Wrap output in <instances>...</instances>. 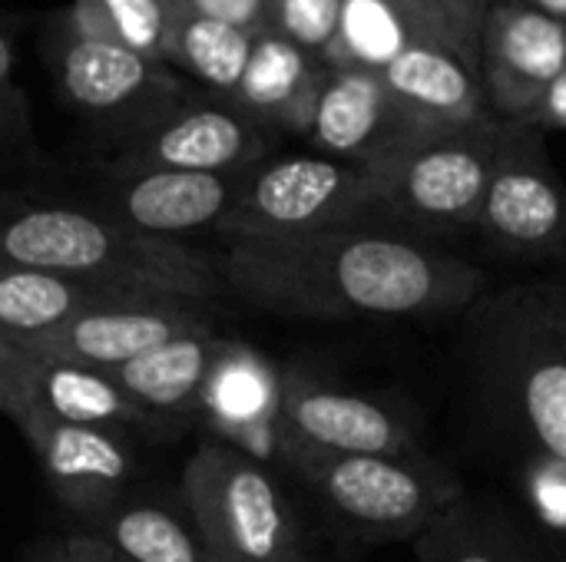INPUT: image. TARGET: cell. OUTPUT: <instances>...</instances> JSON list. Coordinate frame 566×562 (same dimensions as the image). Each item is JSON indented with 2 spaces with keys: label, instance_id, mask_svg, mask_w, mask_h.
<instances>
[{
  "label": "cell",
  "instance_id": "cell-17",
  "mask_svg": "<svg viewBox=\"0 0 566 562\" xmlns=\"http://www.w3.org/2000/svg\"><path fill=\"white\" fill-rule=\"evenodd\" d=\"M17 394L56 421L113 434L156 431L159 417L143 411L109 371L36 358L0 341V397Z\"/></svg>",
  "mask_w": 566,
  "mask_h": 562
},
{
  "label": "cell",
  "instance_id": "cell-24",
  "mask_svg": "<svg viewBox=\"0 0 566 562\" xmlns=\"http://www.w3.org/2000/svg\"><path fill=\"white\" fill-rule=\"evenodd\" d=\"M252 36L255 33L222 23V20L179 13V20L172 26L166 66L196 79L209 96L229 99L245 70Z\"/></svg>",
  "mask_w": 566,
  "mask_h": 562
},
{
  "label": "cell",
  "instance_id": "cell-29",
  "mask_svg": "<svg viewBox=\"0 0 566 562\" xmlns=\"http://www.w3.org/2000/svg\"><path fill=\"white\" fill-rule=\"evenodd\" d=\"M40 159L33 109L17 83L13 26L0 20V176L30 169Z\"/></svg>",
  "mask_w": 566,
  "mask_h": 562
},
{
  "label": "cell",
  "instance_id": "cell-8",
  "mask_svg": "<svg viewBox=\"0 0 566 562\" xmlns=\"http://www.w3.org/2000/svg\"><path fill=\"white\" fill-rule=\"evenodd\" d=\"M46 63L63 103L116 146L146 132L189 93L176 70L80 33L63 13L46 33Z\"/></svg>",
  "mask_w": 566,
  "mask_h": 562
},
{
  "label": "cell",
  "instance_id": "cell-13",
  "mask_svg": "<svg viewBox=\"0 0 566 562\" xmlns=\"http://www.w3.org/2000/svg\"><path fill=\"white\" fill-rule=\"evenodd\" d=\"M428 132L441 129H424L391 96L381 73L358 66H328L305 139L318 156L371 169Z\"/></svg>",
  "mask_w": 566,
  "mask_h": 562
},
{
  "label": "cell",
  "instance_id": "cell-7",
  "mask_svg": "<svg viewBox=\"0 0 566 562\" xmlns=\"http://www.w3.org/2000/svg\"><path fill=\"white\" fill-rule=\"evenodd\" d=\"M355 225H378L371 169L298 152L269 156L242 176L235 209L219 235L298 238Z\"/></svg>",
  "mask_w": 566,
  "mask_h": 562
},
{
  "label": "cell",
  "instance_id": "cell-38",
  "mask_svg": "<svg viewBox=\"0 0 566 562\" xmlns=\"http://www.w3.org/2000/svg\"><path fill=\"white\" fill-rule=\"evenodd\" d=\"M23 562H66V553H63V543H46V547L33 550Z\"/></svg>",
  "mask_w": 566,
  "mask_h": 562
},
{
  "label": "cell",
  "instance_id": "cell-3",
  "mask_svg": "<svg viewBox=\"0 0 566 562\" xmlns=\"http://www.w3.org/2000/svg\"><path fill=\"white\" fill-rule=\"evenodd\" d=\"M461 321L481 407L511 457L566 460V338L544 278L491 288Z\"/></svg>",
  "mask_w": 566,
  "mask_h": 562
},
{
  "label": "cell",
  "instance_id": "cell-28",
  "mask_svg": "<svg viewBox=\"0 0 566 562\" xmlns=\"http://www.w3.org/2000/svg\"><path fill=\"white\" fill-rule=\"evenodd\" d=\"M514 513L544 543L547 553L566 562V460L524 454L514 457Z\"/></svg>",
  "mask_w": 566,
  "mask_h": 562
},
{
  "label": "cell",
  "instance_id": "cell-16",
  "mask_svg": "<svg viewBox=\"0 0 566 562\" xmlns=\"http://www.w3.org/2000/svg\"><path fill=\"white\" fill-rule=\"evenodd\" d=\"M109 182L96 209L133 232L186 242L192 232H222L235 209L242 176L219 172H106Z\"/></svg>",
  "mask_w": 566,
  "mask_h": 562
},
{
  "label": "cell",
  "instance_id": "cell-22",
  "mask_svg": "<svg viewBox=\"0 0 566 562\" xmlns=\"http://www.w3.org/2000/svg\"><path fill=\"white\" fill-rule=\"evenodd\" d=\"M226 348V338L196 331L109 371L116 384L153 417H179L199 407L202 388Z\"/></svg>",
  "mask_w": 566,
  "mask_h": 562
},
{
  "label": "cell",
  "instance_id": "cell-11",
  "mask_svg": "<svg viewBox=\"0 0 566 562\" xmlns=\"http://www.w3.org/2000/svg\"><path fill=\"white\" fill-rule=\"evenodd\" d=\"M275 132L219 96H186L146 132L123 142L106 172H219L239 176L275 149Z\"/></svg>",
  "mask_w": 566,
  "mask_h": 562
},
{
  "label": "cell",
  "instance_id": "cell-1",
  "mask_svg": "<svg viewBox=\"0 0 566 562\" xmlns=\"http://www.w3.org/2000/svg\"><path fill=\"white\" fill-rule=\"evenodd\" d=\"M216 265L252 308L302 321H461L491 291L458 248L381 225L226 238Z\"/></svg>",
  "mask_w": 566,
  "mask_h": 562
},
{
  "label": "cell",
  "instance_id": "cell-23",
  "mask_svg": "<svg viewBox=\"0 0 566 562\" xmlns=\"http://www.w3.org/2000/svg\"><path fill=\"white\" fill-rule=\"evenodd\" d=\"M123 301H136V298H123L33 268L0 265V341H20L43 331H56L76 315L106 305H123Z\"/></svg>",
  "mask_w": 566,
  "mask_h": 562
},
{
  "label": "cell",
  "instance_id": "cell-25",
  "mask_svg": "<svg viewBox=\"0 0 566 562\" xmlns=\"http://www.w3.org/2000/svg\"><path fill=\"white\" fill-rule=\"evenodd\" d=\"M90 533L129 562H209L196 530L159 503H123L90 517Z\"/></svg>",
  "mask_w": 566,
  "mask_h": 562
},
{
  "label": "cell",
  "instance_id": "cell-4",
  "mask_svg": "<svg viewBox=\"0 0 566 562\" xmlns=\"http://www.w3.org/2000/svg\"><path fill=\"white\" fill-rule=\"evenodd\" d=\"M282 467L315 497L325 520L358 547L415 543L468 494L458 470L428 447L345 457L285 450Z\"/></svg>",
  "mask_w": 566,
  "mask_h": 562
},
{
  "label": "cell",
  "instance_id": "cell-5",
  "mask_svg": "<svg viewBox=\"0 0 566 562\" xmlns=\"http://www.w3.org/2000/svg\"><path fill=\"white\" fill-rule=\"evenodd\" d=\"M491 116L461 129L428 132L371 166L378 225L454 248L471 238L507 136Z\"/></svg>",
  "mask_w": 566,
  "mask_h": 562
},
{
  "label": "cell",
  "instance_id": "cell-12",
  "mask_svg": "<svg viewBox=\"0 0 566 562\" xmlns=\"http://www.w3.org/2000/svg\"><path fill=\"white\" fill-rule=\"evenodd\" d=\"M0 411L23 434L50 490L66 510L90 520L123 500L136 474V457L123 434L56 421L17 394H3Z\"/></svg>",
  "mask_w": 566,
  "mask_h": 562
},
{
  "label": "cell",
  "instance_id": "cell-18",
  "mask_svg": "<svg viewBox=\"0 0 566 562\" xmlns=\"http://www.w3.org/2000/svg\"><path fill=\"white\" fill-rule=\"evenodd\" d=\"M279 397L282 374L249 344L226 341L199 397V414L219 441L259 457H279Z\"/></svg>",
  "mask_w": 566,
  "mask_h": 562
},
{
  "label": "cell",
  "instance_id": "cell-26",
  "mask_svg": "<svg viewBox=\"0 0 566 562\" xmlns=\"http://www.w3.org/2000/svg\"><path fill=\"white\" fill-rule=\"evenodd\" d=\"M60 13L80 33L126 46L153 63H166L172 26L182 10L176 0H73Z\"/></svg>",
  "mask_w": 566,
  "mask_h": 562
},
{
  "label": "cell",
  "instance_id": "cell-34",
  "mask_svg": "<svg viewBox=\"0 0 566 562\" xmlns=\"http://www.w3.org/2000/svg\"><path fill=\"white\" fill-rule=\"evenodd\" d=\"M395 10H401L408 17V23L424 36V40H434V43H444L448 46V33H444V23H441V13L434 7V0H388Z\"/></svg>",
  "mask_w": 566,
  "mask_h": 562
},
{
  "label": "cell",
  "instance_id": "cell-10",
  "mask_svg": "<svg viewBox=\"0 0 566 562\" xmlns=\"http://www.w3.org/2000/svg\"><path fill=\"white\" fill-rule=\"evenodd\" d=\"M418 447H424L421 427L401 401L332 388L305 374H282L279 460L285 450L345 457L405 454Z\"/></svg>",
  "mask_w": 566,
  "mask_h": 562
},
{
  "label": "cell",
  "instance_id": "cell-31",
  "mask_svg": "<svg viewBox=\"0 0 566 562\" xmlns=\"http://www.w3.org/2000/svg\"><path fill=\"white\" fill-rule=\"evenodd\" d=\"M444 33H448V46L478 73V50H481V26L488 10L494 7V0H434Z\"/></svg>",
  "mask_w": 566,
  "mask_h": 562
},
{
  "label": "cell",
  "instance_id": "cell-2",
  "mask_svg": "<svg viewBox=\"0 0 566 562\" xmlns=\"http://www.w3.org/2000/svg\"><path fill=\"white\" fill-rule=\"evenodd\" d=\"M0 265L60 275L136 301L209 305L222 291L216 258L153 238L96 205L0 199Z\"/></svg>",
  "mask_w": 566,
  "mask_h": 562
},
{
  "label": "cell",
  "instance_id": "cell-21",
  "mask_svg": "<svg viewBox=\"0 0 566 562\" xmlns=\"http://www.w3.org/2000/svg\"><path fill=\"white\" fill-rule=\"evenodd\" d=\"M411 547L418 562H560L504 497L474 490Z\"/></svg>",
  "mask_w": 566,
  "mask_h": 562
},
{
  "label": "cell",
  "instance_id": "cell-20",
  "mask_svg": "<svg viewBox=\"0 0 566 562\" xmlns=\"http://www.w3.org/2000/svg\"><path fill=\"white\" fill-rule=\"evenodd\" d=\"M381 79L424 129H461L494 116L478 73L451 46L434 40L405 46L381 70Z\"/></svg>",
  "mask_w": 566,
  "mask_h": 562
},
{
  "label": "cell",
  "instance_id": "cell-35",
  "mask_svg": "<svg viewBox=\"0 0 566 562\" xmlns=\"http://www.w3.org/2000/svg\"><path fill=\"white\" fill-rule=\"evenodd\" d=\"M63 553L66 562H129L123 553H116L106 540H99L96 533H73L63 540Z\"/></svg>",
  "mask_w": 566,
  "mask_h": 562
},
{
  "label": "cell",
  "instance_id": "cell-15",
  "mask_svg": "<svg viewBox=\"0 0 566 562\" xmlns=\"http://www.w3.org/2000/svg\"><path fill=\"white\" fill-rule=\"evenodd\" d=\"M212 331V318L206 305L189 301H123L93 308L86 315H76L56 331H43L20 341H3L17 351L86 364L99 371H116L153 348H163L176 338Z\"/></svg>",
  "mask_w": 566,
  "mask_h": 562
},
{
  "label": "cell",
  "instance_id": "cell-36",
  "mask_svg": "<svg viewBox=\"0 0 566 562\" xmlns=\"http://www.w3.org/2000/svg\"><path fill=\"white\" fill-rule=\"evenodd\" d=\"M544 288H547V298L554 305V315H557V325L566 338V275H551L544 278Z\"/></svg>",
  "mask_w": 566,
  "mask_h": 562
},
{
  "label": "cell",
  "instance_id": "cell-27",
  "mask_svg": "<svg viewBox=\"0 0 566 562\" xmlns=\"http://www.w3.org/2000/svg\"><path fill=\"white\" fill-rule=\"evenodd\" d=\"M424 40L388 0H345L328 66H358L381 73L405 46Z\"/></svg>",
  "mask_w": 566,
  "mask_h": 562
},
{
  "label": "cell",
  "instance_id": "cell-19",
  "mask_svg": "<svg viewBox=\"0 0 566 562\" xmlns=\"http://www.w3.org/2000/svg\"><path fill=\"white\" fill-rule=\"evenodd\" d=\"M325 70L328 63L305 53L272 26H262L252 36L239 86L226 103H232L239 113H245L252 123L265 126L275 136L305 139Z\"/></svg>",
  "mask_w": 566,
  "mask_h": 562
},
{
  "label": "cell",
  "instance_id": "cell-33",
  "mask_svg": "<svg viewBox=\"0 0 566 562\" xmlns=\"http://www.w3.org/2000/svg\"><path fill=\"white\" fill-rule=\"evenodd\" d=\"M521 126L551 132V129H566V70L547 86V93L541 96V103L521 119Z\"/></svg>",
  "mask_w": 566,
  "mask_h": 562
},
{
  "label": "cell",
  "instance_id": "cell-32",
  "mask_svg": "<svg viewBox=\"0 0 566 562\" xmlns=\"http://www.w3.org/2000/svg\"><path fill=\"white\" fill-rule=\"evenodd\" d=\"M176 3L182 13L222 20L249 33H259L262 26H269V10H272V0H176Z\"/></svg>",
  "mask_w": 566,
  "mask_h": 562
},
{
  "label": "cell",
  "instance_id": "cell-37",
  "mask_svg": "<svg viewBox=\"0 0 566 562\" xmlns=\"http://www.w3.org/2000/svg\"><path fill=\"white\" fill-rule=\"evenodd\" d=\"M521 3H527V7H534V10H541V13L566 23V0H521Z\"/></svg>",
  "mask_w": 566,
  "mask_h": 562
},
{
  "label": "cell",
  "instance_id": "cell-6",
  "mask_svg": "<svg viewBox=\"0 0 566 562\" xmlns=\"http://www.w3.org/2000/svg\"><path fill=\"white\" fill-rule=\"evenodd\" d=\"M182 503L209 562H322L269 464L226 441L196 447Z\"/></svg>",
  "mask_w": 566,
  "mask_h": 562
},
{
  "label": "cell",
  "instance_id": "cell-14",
  "mask_svg": "<svg viewBox=\"0 0 566 562\" xmlns=\"http://www.w3.org/2000/svg\"><path fill=\"white\" fill-rule=\"evenodd\" d=\"M564 70L566 23L521 0H494L478 50V79L491 113L521 123Z\"/></svg>",
  "mask_w": 566,
  "mask_h": 562
},
{
  "label": "cell",
  "instance_id": "cell-30",
  "mask_svg": "<svg viewBox=\"0 0 566 562\" xmlns=\"http://www.w3.org/2000/svg\"><path fill=\"white\" fill-rule=\"evenodd\" d=\"M342 7L345 0H272L269 26L325 63L338 33Z\"/></svg>",
  "mask_w": 566,
  "mask_h": 562
},
{
  "label": "cell",
  "instance_id": "cell-9",
  "mask_svg": "<svg viewBox=\"0 0 566 562\" xmlns=\"http://www.w3.org/2000/svg\"><path fill=\"white\" fill-rule=\"evenodd\" d=\"M468 242L491 258L566 275V182L547 152V132L507 126Z\"/></svg>",
  "mask_w": 566,
  "mask_h": 562
}]
</instances>
